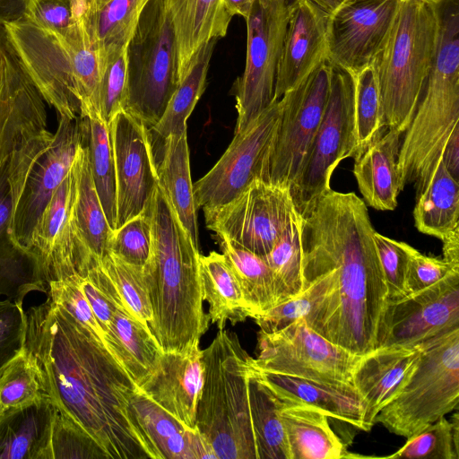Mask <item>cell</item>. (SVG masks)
Wrapping results in <instances>:
<instances>
[{"instance_id": "obj_1", "label": "cell", "mask_w": 459, "mask_h": 459, "mask_svg": "<svg viewBox=\"0 0 459 459\" xmlns=\"http://www.w3.org/2000/svg\"><path fill=\"white\" fill-rule=\"evenodd\" d=\"M26 315L42 392L108 459H160L131 406L138 385L101 341L50 298Z\"/></svg>"}, {"instance_id": "obj_2", "label": "cell", "mask_w": 459, "mask_h": 459, "mask_svg": "<svg viewBox=\"0 0 459 459\" xmlns=\"http://www.w3.org/2000/svg\"><path fill=\"white\" fill-rule=\"evenodd\" d=\"M300 215L301 265L334 275L316 332L359 356L381 347L389 299L366 204L331 188Z\"/></svg>"}, {"instance_id": "obj_3", "label": "cell", "mask_w": 459, "mask_h": 459, "mask_svg": "<svg viewBox=\"0 0 459 459\" xmlns=\"http://www.w3.org/2000/svg\"><path fill=\"white\" fill-rule=\"evenodd\" d=\"M149 212L152 249L143 267L152 313L148 326L162 351H185L199 344L210 323L203 305L201 254L160 186Z\"/></svg>"}, {"instance_id": "obj_4", "label": "cell", "mask_w": 459, "mask_h": 459, "mask_svg": "<svg viewBox=\"0 0 459 459\" xmlns=\"http://www.w3.org/2000/svg\"><path fill=\"white\" fill-rule=\"evenodd\" d=\"M459 121V9L440 12L437 52L413 117L403 134L397 158L401 191L424 189Z\"/></svg>"}, {"instance_id": "obj_5", "label": "cell", "mask_w": 459, "mask_h": 459, "mask_svg": "<svg viewBox=\"0 0 459 459\" xmlns=\"http://www.w3.org/2000/svg\"><path fill=\"white\" fill-rule=\"evenodd\" d=\"M4 27L28 75L59 118L74 119L80 108L98 106L99 60L79 15L64 32L23 20Z\"/></svg>"}, {"instance_id": "obj_6", "label": "cell", "mask_w": 459, "mask_h": 459, "mask_svg": "<svg viewBox=\"0 0 459 459\" xmlns=\"http://www.w3.org/2000/svg\"><path fill=\"white\" fill-rule=\"evenodd\" d=\"M195 428L217 459H259L249 404L253 358L236 333L220 330L203 350Z\"/></svg>"}, {"instance_id": "obj_7", "label": "cell", "mask_w": 459, "mask_h": 459, "mask_svg": "<svg viewBox=\"0 0 459 459\" xmlns=\"http://www.w3.org/2000/svg\"><path fill=\"white\" fill-rule=\"evenodd\" d=\"M438 4L400 0L382 47L373 60L387 129L403 134L422 95L437 52Z\"/></svg>"}, {"instance_id": "obj_8", "label": "cell", "mask_w": 459, "mask_h": 459, "mask_svg": "<svg viewBox=\"0 0 459 459\" xmlns=\"http://www.w3.org/2000/svg\"><path fill=\"white\" fill-rule=\"evenodd\" d=\"M45 103L0 23V196L10 185L25 188L55 139Z\"/></svg>"}, {"instance_id": "obj_9", "label": "cell", "mask_w": 459, "mask_h": 459, "mask_svg": "<svg viewBox=\"0 0 459 459\" xmlns=\"http://www.w3.org/2000/svg\"><path fill=\"white\" fill-rule=\"evenodd\" d=\"M127 89L123 110L149 130L178 86L175 31L164 0H149L126 47Z\"/></svg>"}, {"instance_id": "obj_10", "label": "cell", "mask_w": 459, "mask_h": 459, "mask_svg": "<svg viewBox=\"0 0 459 459\" xmlns=\"http://www.w3.org/2000/svg\"><path fill=\"white\" fill-rule=\"evenodd\" d=\"M420 345L418 363L405 386L375 419V423L406 438L457 410L459 403V327Z\"/></svg>"}, {"instance_id": "obj_11", "label": "cell", "mask_w": 459, "mask_h": 459, "mask_svg": "<svg viewBox=\"0 0 459 459\" xmlns=\"http://www.w3.org/2000/svg\"><path fill=\"white\" fill-rule=\"evenodd\" d=\"M288 0H255L247 22L244 72L233 85L238 118L234 133L242 131L274 100L277 66L289 18Z\"/></svg>"}, {"instance_id": "obj_12", "label": "cell", "mask_w": 459, "mask_h": 459, "mask_svg": "<svg viewBox=\"0 0 459 459\" xmlns=\"http://www.w3.org/2000/svg\"><path fill=\"white\" fill-rule=\"evenodd\" d=\"M353 145L352 76L345 70L332 66L323 118L299 174L290 187L299 214L332 188V175L343 159L351 157Z\"/></svg>"}, {"instance_id": "obj_13", "label": "cell", "mask_w": 459, "mask_h": 459, "mask_svg": "<svg viewBox=\"0 0 459 459\" xmlns=\"http://www.w3.org/2000/svg\"><path fill=\"white\" fill-rule=\"evenodd\" d=\"M203 210L209 230L261 256L270 252L299 214L290 186L260 178L230 202Z\"/></svg>"}, {"instance_id": "obj_14", "label": "cell", "mask_w": 459, "mask_h": 459, "mask_svg": "<svg viewBox=\"0 0 459 459\" xmlns=\"http://www.w3.org/2000/svg\"><path fill=\"white\" fill-rule=\"evenodd\" d=\"M331 71L323 61L280 99L281 111L264 180L290 187L295 183L325 110Z\"/></svg>"}, {"instance_id": "obj_15", "label": "cell", "mask_w": 459, "mask_h": 459, "mask_svg": "<svg viewBox=\"0 0 459 459\" xmlns=\"http://www.w3.org/2000/svg\"><path fill=\"white\" fill-rule=\"evenodd\" d=\"M257 349V370L349 385L361 357L322 336L303 317L274 333L260 330Z\"/></svg>"}, {"instance_id": "obj_16", "label": "cell", "mask_w": 459, "mask_h": 459, "mask_svg": "<svg viewBox=\"0 0 459 459\" xmlns=\"http://www.w3.org/2000/svg\"><path fill=\"white\" fill-rule=\"evenodd\" d=\"M281 100H274L234 137L216 164L194 185L197 208L221 206L253 180H264L268 154L278 127Z\"/></svg>"}, {"instance_id": "obj_17", "label": "cell", "mask_w": 459, "mask_h": 459, "mask_svg": "<svg viewBox=\"0 0 459 459\" xmlns=\"http://www.w3.org/2000/svg\"><path fill=\"white\" fill-rule=\"evenodd\" d=\"M83 139L69 172L39 215L27 244L28 249L43 267L48 282L81 273L100 261L85 247L76 221V199Z\"/></svg>"}, {"instance_id": "obj_18", "label": "cell", "mask_w": 459, "mask_h": 459, "mask_svg": "<svg viewBox=\"0 0 459 459\" xmlns=\"http://www.w3.org/2000/svg\"><path fill=\"white\" fill-rule=\"evenodd\" d=\"M400 0H342L328 13L327 62L351 74L370 65L389 31Z\"/></svg>"}, {"instance_id": "obj_19", "label": "cell", "mask_w": 459, "mask_h": 459, "mask_svg": "<svg viewBox=\"0 0 459 459\" xmlns=\"http://www.w3.org/2000/svg\"><path fill=\"white\" fill-rule=\"evenodd\" d=\"M108 126L115 164L117 229L149 207L159 181L149 129L123 109Z\"/></svg>"}, {"instance_id": "obj_20", "label": "cell", "mask_w": 459, "mask_h": 459, "mask_svg": "<svg viewBox=\"0 0 459 459\" xmlns=\"http://www.w3.org/2000/svg\"><path fill=\"white\" fill-rule=\"evenodd\" d=\"M455 327H459V270L428 288L389 300L382 346L417 345Z\"/></svg>"}, {"instance_id": "obj_21", "label": "cell", "mask_w": 459, "mask_h": 459, "mask_svg": "<svg viewBox=\"0 0 459 459\" xmlns=\"http://www.w3.org/2000/svg\"><path fill=\"white\" fill-rule=\"evenodd\" d=\"M83 136L82 117L59 118L55 139L31 170L10 221L11 235L22 247H27L36 221L69 172Z\"/></svg>"}, {"instance_id": "obj_22", "label": "cell", "mask_w": 459, "mask_h": 459, "mask_svg": "<svg viewBox=\"0 0 459 459\" xmlns=\"http://www.w3.org/2000/svg\"><path fill=\"white\" fill-rule=\"evenodd\" d=\"M328 13L310 0L289 3V18L274 86V100L298 86L327 58Z\"/></svg>"}, {"instance_id": "obj_23", "label": "cell", "mask_w": 459, "mask_h": 459, "mask_svg": "<svg viewBox=\"0 0 459 459\" xmlns=\"http://www.w3.org/2000/svg\"><path fill=\"white\" fill-rule=\"evenodd\" d=\"M421 352V345H388L379 347L359 359L351 385L365 405L366 431L375 424L378 412L394 400L413 373Z\"/></svg>"}, {"instance_id": "obj_24", "label": "cell", "mask_w": 459, "mask_h": 459, "mask_svg": "<svg viewBox=\"0 0 459 459\" xmlns=\"http://www.w3.org/2000/svg\"><path fill=\"white\" fill-rule=\"evenodd\" d=\"M199 344L185 351H162L157 368L140 389L190 429L195 428L204 366Z\"/></svg>"}, {"instance_id": "obj_25", "label": "cell", "mask_w": 459, "mask_h": 459, "mask_svg": "<svg viewBox=\"0 0 459 459\" xmlns=\"http://www.w3.org/2000/svg\"><path fill=\"white\" fill-rule=\"evenodd\" d=\"M255 371L260 380L282 402L310 406L325 412L328 418L366 431L364 402L353 385L264 372L255 368Z\"/></svg>"}, {"instance_id": "obj_26", "label": "cell", "mask_w": 459, "mask_h": 459, "mask_svg": "<svg viewBox=\"0 0 459 459\" xmlns=\"http://www.w3.org/2000/svg\"><path fill=\"white\" fill-rule=\"evenodd\" d=\"M56 408L42 394L0 414V459H52L51 437Z\"/></svg>"}, {"instance_id": "obj_27", "label": "cell", "mask_w": 459, "mask_h": 459, "mask_svg": "<svg viewBox=\"0 0 459 459\" xmlns=\"http://www.w3.org/2000/svg\"><path fill=\"white\" fill-rule=\"evenodd\" d=\"M152 150L159 186L193 244L198 247L197 206L191 180L186 129L152 143Z\"/></svg>"}, {"instance_id": "obj_28", "label": "cell", "mask_w": 459, "mask_h": 459, "mask_svg": "<svg viewBox=\"0 0 459 459\" xmlns=\"http://www.w3.org/2000/svg\"><path fill=\"white\" fill-rule=\"evenodd\" d=\"M148 2L81 0L79 19L96 51L100 75L107 64L126 49Z\"/></svg>"}, {"instance_id": "obj_29", "label": "cell", "mask_w": 459, "mask_h": 459, "mask_svg": "<svg viewBox=\"0 0 459 459\" xmlns=\"http://www.w3.org/2000/svg\"><path fill=\"white\" fill-rule=\"evenodd\" d=\"M164 4L175 31L180 82L199 48L226 36L232 16L223 0H164Z\"/></svg>"}, {"instance_id": "obj_30", "label": "cell", "mask_w": 459, "mask_h": 459, "mask_svg": "<svg viewBox=\"0 0 459 459\" xmlns=\"http://www.w3.org/2000/svg\"><path fill=\"white\" fill-rule=\"evenodd\" d=\"M131 406L160 459L217 458L213 449L198 432L190 429L144 394H133Z\"/></svg>"}, {"instance_id": "obj_31", "label": "cell", "mask_w": 459, "mask_h": 459, "mask_svg": "<svg viewBox=\"0 0 459 459\" xmlns=\"http://www.w3.org/2000/svg\"><path fill=\"white\" fill-rule=\"evenodd\" d=\"M402 135L395 129H387L354 160L353 175L367 206L378 211L397 207L401 192L397 158Z\"/></svg>"}, {"instance_id": "obj_32", "label": "cell", "mask_w": 459, "mask_h": 459, "mask_svg": "<svg viewBox=\"0 0 459 459\" xmlns=\"http://www.w3.org/2000/svg\"><path fill=\"white\" fill-rule=\"evenodd\" d=\"M14 196L10 189L0 196V296L23 305L31 291L48 293L46 273L27 248L10 232V221Z\"/></svg>"}, {"instance_id": "obj_33", "label": "cell", "mask_w": 459, "mask_h": 459, "mask_svg": "<svg viewBox=\"0 0 459 459\" xmlns=\"http://www.w3.org/2000/svg\"><path fill=\"white\" fill-rule=\"evenodd\" d=\"M290 459H338L350 457L344 444L331 429L320 410L282 402L280 411Z\"/></svg>"}, {"instance_id": "obj_34", "label": "cell", "mask_w": 459, "mask_h": 459, "mask_svg": "<svg viewBox=\"0 0 459 459\" xmlns=\"http://www.w3.org/2000/svg\"><path fill=\"white\" fill-rule=\"evenodd\" d=\"M104 345L138 386L155 371L162 353L148 325L131 315L125 306L115 312L104 335Z\"/></svg>"}, {"instance_id": "obj_35", "label": "cell", "mask_w": 459, "mask_h": 459, "mask_svg": "<svg viewBox=\"0 0 459 459\" xmlns=\"http://www.w3.org/2000/svg\"><path fill=\"white\" fill-rule=\"evenodd\" d=\"M416 229L443 240L459 230V182L446 169L442 157L413 210Z\"/></svg>"}, {"instance_id": "obj_36", "label": "cell", "mask_w": 459, "mask_h": 459, "mask_svg": "<svg viewBox=\"0 0 459 459\" xmlns=\"http://www.w3.org/2000/svg\"><path fill=\"white\" fill-rule=\"evenodd\" d=\"M203 299L209 304L208 316L220 330L227 322L235 325L250 317L239 283L222 254L200 255Z\"/></svg>"}, {"instance_id": "obj_37", "label": "cell", "mask_w": 459, "mask_h": 459, "mask_svg": "<svg viewBox=\"0 0 459 459\" xmlns=\"http://www.w3.org/2000/svg\"><path fill=\"white\" fill-rule=\"evenodd\" d=\"M214 238L239 283L250 317L269 311L275 305L274 282L264 258L224 236Z\"/></svg>"}, {"instance_id": "obj_38", "label": "cell", "mask_w": 459, "mask_h": 459, "mask_svg": "<svg viewBox=\"0 0 459 459\" xmlns=\"http://www.w3.org/2000/svg\"><path fill=\"white\" fill-rule=\"evenodd\" d=\"M218 39H211L193 56L185 77L178 83L160 119L149 130L152 143L186 129V120L204 91L210 61Z\"/></svg>"}, {"instance_id": "obj_39", "label": "cell", "mask_w": 459, "mask_h": 459, "mask_svg": "<svg viewBox=\"0 0 459 459\" xmlns=\"http://www.w3.org/2000/svg\"><path fill=\"white\" fill-rule=\"evenodd\" d=\"M76 221L88 251L93 257L101 261L109 253L108 246L113 230L104 213L92 178L85 120L76 199Z\"/></svg>"}, {"instance_id": "obj_40", "label": "cell", "mask_w": 459, "mask_h": 459, "mask_svg": "<svg viewBox=\"0 0 459 459\" xmlns=\"http://www.w3.org/2000/svg\"><path fill=\"white\" fill-rule=\"evenodd\" d=\"M249 404L259 459H290L280 417L282 401L257 377L252 365Z\"/></svg>"}, {"instance_id": "obj_41", "label": "cell", "mask_w": 459, "mask_h": 459, "mask_svg": "<svg viewBox=\"0 0 459 459\" xmlns=\"http://www.w3.org/2000/svg\"><path fill=\"white\" fill-rule=\"evenodd\" d=\"M353 80V137L357 160L387 130L382 97L373 63L351 74Z\"/></svg>"}, {"instance_id": "obj_42", "label": "cell", "mask_w": 459, "mask_h": 459, "mask_svg": "<svg viewBox=\"0 0 459 459\" xmlns=\"http://www.w3.org/2000/svg\"><path fill=\"white\" fill-rule=\"evenodd\" d=\"M84 119L89 160L95 187L108 222L112 230H115L116 175L109 126L97 111L89 113Z\"/></svg>"}, {"instance_id": "obj_43", "label": "cell", "mask_w": 459, "mask_h": 459, "mask_svg": "<svg viewBox=\"0 0 459 459\" xmlns=\"http://www.w3.org/2000/svg\"><path fill=\"white\" fill-rule=\"evenodd\" d=\"M300 232L301 215L299 213L270 252L263 256L273 277L274 306L302 291Z\"/></svg>"}, {"instance_id": "obj_44", "label": "cell", "mask_w": 459, "mask_h": 459, "mask_svg": "<svg viewBox=\"0 0 459 459\" xmlns=\"http://www.w3.org/2000/svg\"><path fill=\"white\" fill-rule=\"evenodd\" d=\"M459 420L456 411L450 422L445 416L407 438L387 458L458 459Z\"/></svg>"}, {"instance_id": "obj_45", "label": "cell", "mask_w": 459, "mask_h": 459, "mask_svg": "<svg viewBox=\"0 0 459 459\" xmlns=\"http://www.w3.org/2000/svg\"><path fill=\"white\" fill-rule=\"evenodd\" d=\"M42 394L38 367L24 346L0 376V414L30 403Z\"/></svg>"}, {"instance_id": "obj_46", "label": "cell", "mask_w": 459, "mask_h": 459, "mask_svg": "<svg viewBox=\"0 0 459 459\" xmlns=\"http://www.w3.org/2000/svg\"><path fill=\"white\" fill-rule=\"evenodd\" d=\"M101 264L114 282L128 312L148 325L152 313L143 267L127 264L112 253L101 260Z\"/></svg>"}, {"instance_id": "obj_47", "label": "cell", "mask_w": 459, "mask_h": 459, "mask_svg": "<svg viewBox=\"0 0 459 459\" xmlns=\"http://www.w3.org/2000/svg\"><path fill=\"white\" fill-rule=\"evenodd\" d=\"M105 335L117 309L125 306L101 261L80 273H73Z\"/></svg>"}, {"instance_id": "obj_48", "label": "cell", "mask_w": 459, "mask_h": 459, "mask_svg": "<svg viewBox=\"0 0 459 459\" xmlns=\"http://www.w3.org/2000/svg\"><path fill=\"white\" fill-rule=\"evenodd\" d=\"M152 249V222L149 207L112 231L108 250L121 260L143 267Z\"/></svg>"}, {"instance_id": "obj_49", "label": "cell", "mask_w": 459, "mask_h": 459, "mask_svg": "<svg viewBox=\"0 0 459 459\" xmlns=\"http://www.w3.org/2000/svg\"><path fill=\"white\" fill-rule=\"evenodd\" d=\"M52 459H108L95 440L75 421L57 410L51 437Z\"/></svg>"}, {"instance_id": "obj_50", "label": "cell", "mask_w": 459, "mask_h": 459, "mask_svg": "<svg viewBox=\"0 0 459 459\" xmlns=\"http://www.w3.org/2000/svg\"><path fill=\"white\" fill-rule=\"evenodd\" d=\"M47 297L67 311L104 344V333L74 275L48 281Z\"/></svg>"}, {"instance_id": "obj_51", "label": "cell", "mask_w": 459, "mask_h": 459, "mask_svg": "<svg viewBox=\"0 0 459 459\" xmlns=\"http://www.w3.org/2000/svg\"><path fill=\"white\" fill-rule=\"evenodd\" d=\"M373 240L387 286L389 300L409 295L407 289V254L403 241L385 237L376 230Z\"/></svg>"}, {"instance_id": "obj_52", "label": "cell", "mask_w": 459, "mask_h": 459, "mask_svg": "<svg viewBox=\"0 0 459 459\" xmlns=\"http://www.w3.org/2000/svg\"><path fill=\"white\" fill-rule=\"evenodd\" d=\"M127 89L126 49L108 62L100 75L99 89V113L109 125L123 109Z\"/></svg>"}, {"instance_id": "obj_53", "label": "cell", "mask_w": 459, "mask_h": 459, "mask_svg": "<svg viewBox=\"0 0 459 459\" xmlns=\"http://www.w3.org/2000/svg\"><path fill=\"white\" fill-rule=\"evenodd\" d=\"M80 4L81 0H25L23 21L47 30L64 32L77 22Z\"/></svg>"}, {"instance_id": "obj_54", "label": "cell", "mask_w": 459, "mask_h": 459, "mask_svg": "<svg viewBox=\"0 0 459 459\" xmlns=\"http://www.w3.org/2000/svg\"><path fill=\"white\" fill-rule=\"evenodd\" d=\"M26 315L22 305L0 300V376L25 346Z\"/></svg>"}, {"instance_id": "obj_55", "label": "cell", "mask_w": 459, "mask_h": 459, "mask_svg": "<svg viewBox=\"0 0 459 459\" xmlns=\"http://www.w3.org/2000/svg\"><path fill=\"white\" fill-rule=\"evenodd\" d=\"M407 254V289L417 292L439 281L452 271L459 270L444 259L426 255L403 242Z\"/></svg>"}, {"instance_id": "obj_56", "label": "cell", "mask_w": 459, "mask_h": 459, "mask_svg": "<svg viewBox=\"0 0 459 459\" xmlns=\"http://www.w3.org/2000/svg\"><path fill=\"white\" fill-rule=\"evenodd\" d=\"M442 160L451 176L459 182V126H455L444 148Z\"/></svg>"}, {"instance_id": "obj_57", "label": "cell", "mask_w": 459, "mask_h": 459, "mask_svg": "<svg viewBox=\"0 0 459 459\" xmlns=\"http://www.w3.org/2000/svg\"><path fill=\"white\" fill-rule=\"evenodd\" d=\"M25 0H0V23L7 24L23 20Z\"/></svg>"}, {"instance_id": "obj_58", "label": "cell", "mask_w": 459, "mask_h": 459, "mask_svg": "<svg viewBox=\"0 0 459 459\" xmlns=\"http://www.w3.org/2000/svg\"><path fill=\"white\" fill-rule=\"evenodd\" d=\"M443 259L452 266L459 268V230L443 240Z\"/></svg>"}, {"instance_id": "obj_59", "label": "cell", "mask_w": 459, "mask_h": 459, "mask_svg": "<svg viewBox=\"0 0 459 459\" xmlns=\"http://www.w3.org/2000/svg\"><path fill=\"white\" fill-rule=\"evenodd\" d=\"M228 13L233 17L239 15L247 19L255 0H223Z\"/></svg>"}, {"instance_id": "obj_60", "label": "cell", "mask_w": 459, "mask_h": 459, "mask_svg": "<svg viewBox=\"0 0 459 459\" xmlns=\"http://www.w3.org/2000/svg\"><path fill=\"white\" fill-rule=\"evenodd\" d=\"M316 5L321 7L325 12L330 13L341 2L342 0H310Z\"/></svg>"}, {"instance_id": "obj_61", "label": "cell", "mask_w": 459, "mask_h": 459, "mask_svg": "<svg viewBox=\"0 0 459 459\" xmlns=\"http://www.w3.org/2000/svg\"><path fill=\"white\" fill-rule=\"evenodd\" d=\"M423 1H427V2H430V3H433V4H439L446 0H423Z\"/></svg>"}, {"instance_id": "obj_62", "label": "cell", "mask_w": 459, "mask_h": 459, "mask_svg": "<svg viewBox=\"0 0 459 459\" xmlns=\"http://www.w3.org/2000/svg\"><path fill=\"white\" fill-rule=\"evenodd\" d=\"M94 1L95 3H104V2H107L108 0H92Z\"/></svg>"}]
</instances>
